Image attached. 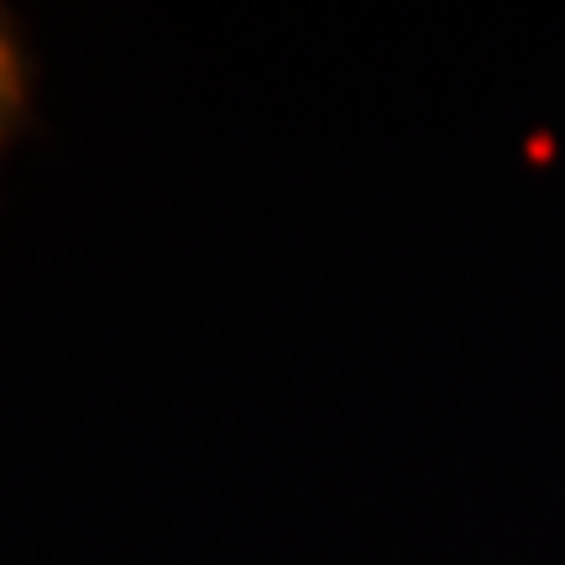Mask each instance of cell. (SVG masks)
<instances>
[{"label": "cell", "instance_id": "1", "mask_svg": "<svg viewBox=\"0 0 565 565\" xmlns=\"http://www.w3.org/2000/svg\"><path fill=\"white\" fill-rule=\"evenodd\" d=\"M17 100H21V63H17V42H11L6 21H0V131L11 121Z\"/></svg>", "mask_w": 565, "mask_h": 565}]
</instances>
